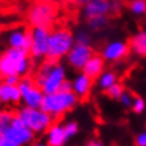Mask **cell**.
<instances>
[{
	"label": "cell",
	"mask_w": 146,
	"mask_h": 146,
	"mask_svg": "<svg viewBox=\"0 0 146 146\" xmlns=\"http://www.w3.org/2000/svg\"><path fill=\"white\" fill-rule=\"evenodd\" d=\"M32 78L43 94L48 95L60 91L62 84L67 80V72L63 64L47 59L38 67Z\"/></svg>",
	"instance_id": "cell-1"
},
{
	"label": "cell",
	"mask_w": 146,
	"mask_h": 146,
	"mask_svg": "<svg viewBox=\"0 0 146 146\" xmlns=\"http://www.w3.org/2000/svg\"><path fill=\"white\" fill-rule=\"evenodd\" d=\"M34 67L28 52L24 50L7 48L0 54V75L1 78L9 75H18L20 78L30 76V72Z\"/></svg>",
	"instance_id": "cell-2"
},
{
	"label": "cell",
	"mask_w": 146,
	"mask_h": 146,
	"mask_svg": "<svg viewBox=\"0 0 146 146\" xmlns=\"http://www.w3.org/2000/svg\"><path fill=\"white\" fill-rule=\"evenodd\" d=\"M79 98L72 91H58L54 94L44 95L42 110L50 114L54 119H59L63 115L71 111L78 105Z\"/></svg>",
	"instance_id": "cell-3"
},
{
	"label": "cell",
	"mask_w": 146,
	"mask_h": 146,
	"mask_svg": "<svg viewBox=\"0 0 146 146\" xmlns=\"http://www.w3.org/2000/svg\"><path fill=\"white\" fill-rule=\"evenodd\" d=\"M58 16V7L51 0H42L35 1L27 9V22L34 27H43L51 28Z\"/></svg>",
	"instance_id": "cell-4"
},
{
	"label": "cell",
	"mask_w": 146,
	"mask_h": 146,
	"mask_svg": "<svg viewBox=\"0 0 146 146\" xmlns=\"http://www.w3.org/2000/svg\"><path fill=\"white\" fill-rule=\"evenodd\" d=\"M75 44L74 35L67 28H56L51 30L48 39V52L47 59L59 62V59L67 56Z\"/></svg>",
	"instance_id": "cell-5"
},
{
	"label": "cell",
	"mask_w": 146,
	"mask_h": 146,
	"mask_svg": "<svg viewBox=\"0 0 146 146\" xmlns=\"http://www.w3.org/2000/svg\"><path fill=\"white\" fill-rule=\"evenodd\" d=\"M15 114L20 118L23 125L27 129H30L34 134H46V131L55 123V119L52 117L42 109L22 106Z\"/></svg>",
	"instance_id": "cell-6"
},
{
	"label": "cell",
	"mask_w": 146,
	"mask_h": 146,
	"mask_svg": "<svg viewBox=\"0 0 146 146\" xmlns=\"http://www.w3.org/2000/svg\"><path fill=\"white\" fill-rule=\"evenodd\" d=\"M1 143L4 146H27L34 141L35 134L27 129L16 114H13L8 127L1 131Z\"/></svg>",
	"instance_id": "cell-7"
},
{
	"label": "cell",
	"mask_w": 146,
	"mask_h": 146,
	"mask_svg": "<svg viewBox=\"0 0 146 146\" xmlns=\"http://www.w3.org/2000/svg\"><path fill=\"white\" fill-rule=\"evenodd\" d=\"M18 87L20 91L23 106L31 107V109H42V105L44 101V94L38 87L32 76L20 78Z\"/></svg>",
	"instance_id": "cell-8"
},
{
	"label": "cell",
	"mask_w": 146,
	"mask_h": 146,
	"mask_svg": "<svg viewBox=\"0 0 146 146\" xmlns=\"http://www.w3.org/2000/svg\"><path fill=\"white\" fill-rule=\"evenodd\" d=\"M122 8L121 0H89L83 4V16L87 20L94 18L107 16L119 12Z\"/></svg>",
	"instance_id": "cell-9"
},
{
	"label": "cell",
	"mask_w": 146,
	"mask_h": 146,
	"mask_svg": "<svg viewBox=\"0 0 146 146\" xmlns=\"http://www.w3.org/2000/svg\"><path fill=\"white\" fill-rule=\"evenodd\" d=\"M50 32L51 30L43 28V27L31 28V47L28 50V55L32 60L39 62L43 59H47Z\"/></svg>",
	"instance_id": "cell-10"
},
{
	"label": "cell",
	"mask_w": 146,
	"mask_h": 146,
	"mask_svg": "<svg viewBox=\"0 0 146 146\" xmlns=\"http://www.w3.org/2000/svg\"><path fill=\"white\" fill-rule=\"evenodd\" d=\"M5 40L8 48L24 50L28 52L31 47V28H27L26 26L15 27L11 31H8Z\"/></svg>",
	"instance_id": "cell-11"
},
{
	"label": "cell",
	"mask_w": 146,
	"mask_h": 146,
	"mask_svg": "<svg viewBox=\"0 0 146 146\" xmlns=\"http://www.w3.org/2000/svg\"><path fill=\"white\" fill-rule=\"evenodd\" d=\"M129 52H130V47H129L126 42H123V40H111L107 44L103 46L101 56L103 58L105 62L114 63L125 59Z\"/></svg>",
	"instance_id": "cell-12"
},
{
	"label": "cell",
	"mask_w": 146,
	"mask_h": 146,
	"mask_svg": "<svg viewBox=\"0 0 146 146\" xmlns=\"http://www.w3.org/2000/svg\"><path fill=\"white\" fill-rule=\"evenodd\" d=\"M94 55L93 47L91 46H84V44H74L68 55H67V63L68 66L72 67L74 70H83L86 63L90 60V58Z\"/></svg>",
	"instance_id": "cell-13"
},
{
	"label": "cell",
	"mask_w": 146,
	"mask_h": 146,
	"mask_svg": "<svg viewBox=\"0 0 146 146\" xmlns=\"http://www.w3.org/2000/svg\"><path fill=\"white\" fill-rule=\"evenodd\" d=\"M46 142L48 146H64L68 142L64 133L63 123L55 122L51 127L46 131Z\"/></svg>",
	"instance_id": "cell-14"
},
{
	"label": "cell",
	"mask_w": 146,
	"mask_h": 146,
	"mask_svg": "<svg viewBox=\"0 0 146 146\" xmlns=\"http://www.w3.org/2000/svg\"><path fill=\"white\" fill-rule=\"evenodd\" d=\"M71 82H72V93L79 99H84L90 94L93 87V79L83 72L78 74Z\"/></svg>",
	"instance_id": "cell-15"
},
{
	"label": "cell",
	"mask_w": 146,
	"mask_h": 146,
	"mask_svg": "<svg viewBox=\"0 0 146 146\" xmlns=\"http://www.w3.org/2000/svg\"><path fill=\"white\" fill-rule=\"evenodd\" d=\"M22 102L18 86H9L1 82L0 84V103L1 105H18Z\"/></svg>",
	"instance_id": "cell-16"
},
{
	"label": "cell",
	"mask_w": 146,
	"mask_h": 146,
	"mask_svg": "<svg viewBox=\"0 0 146 146\" xmlns=\"http://www.w3.org/2000/svg\"><path fill=\"white\" fill-rule=\"evenodd\" d=\"M103 71H105V60H103V58L101 55L94 54L93 56L90 58L89 62L86 63V66L83 67L82 72L86 74L87 76H90L91 79H97Z\"/></svg>",
	"instance_id": "cell-17"
},
{
	"label": "cell",
	"mask_w": 146,
	"mask_h": 146,
	"mask_svg": "<svg viewBox=\"0 0 146 146\" xmlns=\"http://www.w3.org/2000/svg\"><path fill=\"white\" fill-rule=\"evenodd\" d=\"M130 51L138 56H146V30L138 31L129 42Z\"/></svg>",
	"instance_id": "cell-18"
},
{
	"label": "cell",
	"mask_w": 146,
	"mask_h": 146,
	"mask_svg": "<svg viewBox=\"0 0 146 146\" xmlns=\"http://www.w3.org/2000/svg\"><path fill=\"white\" fill-rule=\"evenodd\" d=\"M118 82V75H117V72L111 70H106L103 71L101 75L97 78V84L98 87L103 91H106L107 89H110L113 84H115Z\"/></svg>",
	"instance_id": "cell-19"
},
{
	"label": "cell",
	"mask_w": 146,
	"mask_h": 146,
	"mask_svg": "<svg viewBox=\"0 0 146 146\" xmlns=\"http://www.w3.org/2000/svg\"><path fill=\"white\" fill-rule=\"evenodd\" d=\"M127 7L130 12L135 16L146 15V0H130Z\"/></svg>",
	"instance_id": "cell-20"
},
{
	"label": "cell",
	"mask_w": 146,
	"mask_h": 146,
	"mask_svg": "<svg viewBox=\"0 0 146 146\" xmlns=\"http://www.w3.org/2000/svg\"><path fill=\"white\" fill-rule=\"evenodd\" d=\"M109 24V18L107 16H101V18H94L87 20V26L91 31H101Z\"/></svg>",
	"instance_id": "cell-21"
},
{
	"label": "cell",
	"mask_w": 146,
	"mask_h": 146,
	"mask_svg": "<svg viewBox=\"0 0 146 146\" xmlns=\"http://www.w3.org/2000/svg\"><path fill=\"white\" fill-rule=\"evenodd\" d=\"M63 127H64V133H66V137L68 141L72 139L79 133V125L76 123L75 121H67V122H64Z\"/></svg>",
	"instance_id": "cell-22"
},
{
	"label": "cell",
	"mask_w": 146,
	"mask_h": 146,
	"mask_svg": "<svg viewBox=\"0 0 146 146\" xmlns=\"http://www.w3.org/2000/svg\"><path fill=\"white\" fill-rule=\"evenodd\" d=\"M74 39H75V44L91 46V36L84 30H78L75 32V35H74Z\"/></svg>",
	"instance_id": "cell-23"
},
{
	"label": "cell",
	"mask_w": 146,
	"mask_h": 146,
	"mask_svg": "<svg viewBox=\"0 0 146 146\" xmlns=\"http://www.w3.org/2000/svg\"><path fill=\"white\" fill-rule=\"evenodd\" d=\"M125 91V89H123V86L121 83H117L115 84H113L110 89H107L106 90V94H107V97H110L111 99H115V101H118L119 99V97L122 95V93Z\"/></svg>",
	"instance_id": "cell-24"
},
{
	"label": "cell",
	"mask_w": 146,
	"mask_h": 146,
	"mask_svg": "<svg viewBox=\"0 0 146 146\" xmlns=\"http://www.w3.org/2000/svg\"><path fill=\"white\" fill-rule=\"evenodd\" d=\"M12 117H13V113H11V111L0 110V133L8 127V125L11 123Z\"/></svg>",
	"instance_id": "cell-25"
},
{
	"label": "cell",
	"mask_w": 146,
	"mask_h": 146,
	"mask_svg": "<svg viewBox=\"0 0 146 146\" xmlns=\"http://www.w3.org/2000/svg\"><path fill=\"white\" fill-rule=\"evenodd\" d=\"M131 110L135 113V114H142L143 111L146 110V102L143 98L141 97H134L133 105H131Z\"/></svg>",
	"instance_id": "cell-26"
},
{
	"label": "cell",
	"mask_w": 146,
	"mask_h": 146,
	"mask_svg": "<svg viewBox=\"0 0 146 146\" xmlns=\"http://www.w3.org/2000/svg\"><path fill=\"white\" fill-rule=\"evenodd\" d=\"M118 101H119V103L122 105V107H125V109H131V105H133L134 97L130 93H129V91H123Z\"/></svg>",
	"instance_id": "cell-27"
},
{
	"label": "cell",
	"mask_w": 146,
	"mask_h": 146,
	"mask_svg": "<svg viewBox=\"0 0 146 146\" xmlns=\"http://www.w3.org/2000/svg\"><path fill=\"white\" fill-rule=\"evenodd\" d=\"M19 82H20V76L18 75H9L3 78V83L9 84V86H18Z\"/></svg>",
	"instance_id": "cell-28"
},
{
	"label": "cell",
	"mask_w": 146,
	"mask_h": 146,
	"mask_svg": "<svg viewBox=\"0 0 146 146\" xmlns=\"http://www.w3.org/2000/svg\"><path fill=\"white\" fill-rule=\"evenodd\" d=\"M134 145L135 146H146V131H141L137 134V137L134 139Z\"/></svg>",
	"instance_id": "cell-29"
},
{
	"label": "cell",
	"mask_w": 146,
	"mask_h": 146,
	"mask_svg": "<svg viewBox=\"0 0 146 146\" xmlns=\"http://www.w3.org/2000/svg\"><path fill=\"white\" fill-rule=\"evenodd\" d=\"M60 91H72V82L67 79L60 87Z\"/></svg>",
	"instance_id": "cell-30"
},
{
	"label": "cell",
	"mask_w": 146,
	"mask_h": 146,
	"mask_svg": "<svg viewBox=\"0 0 146 146\" xmlns=\"http://www.w3.org/2000/svg\"><path fill=\"white\" fill-rule=\"evenodd\" d=\"M84 146H105V145H103L99 139H95V138H94V139H90Z\"/></svg>",
	"instance_id": "cell-31"
},
{
	"label": "cell",
	"mask_w": 146,
	"mask_h": 146,
	"mask_svg": "<svg viewBox=\"0 0 146 146\" xmlns=\"http://www.w3.org/2000/svg\"><path fill=\"white\" fill-rule=\"evenodd\" d=\"M31 146H48L47 142H43V141H38V142H34Z\"/></svg>",
	"instance_id": "cell-32"
},
{
	"label": "cell",
	"mask_w": 146,
	"mask_h": 146,
	"mask_svg": "<svg viewBox=\"0 0 146 146\" xmlns=\"http://www.w3.org/2000/svg\"><path fill=\"white\" fill-rule=\"evenodd\" d=\"M71 1H74V3H76V4H86L89 0H71Z\"/></svg>",
	"instance_id": "cell-33"
},
{
	"label": "cell",
	"mask_w": 146,
	"mask_h": 146,
	"mask_svg": "<svg viewBox=\"0 0 146 146\" xmlns=\"http://www.w3.org/2000/svg\"><path fill=\"white\" fill-rule=\"evenodd\" d=\"M1 24H3V18L0 16V27H1Z\"/></svg>",
	"instance_id": "cell-34"
},
{
	"label": "cell",
	"mask_w": 146,
	"mask_h": 146,
	"mask_svg": "<svg viewBox=\"0 0 146 146\" xmlns=\"http://www.w3.org/2000/svg\"><path fill=\"white\" fill-rule=\"evenodd\" d=\"M1 82H3V78H1V75H0V84H1Z\"/></svg>",
	"instance_id": "cell-35"
},
{
	"label": "cell",
	"mask_w": 146,
	"mask_h": 146,
	"mask_svg": "<svg viewBox=\"0 0 146 146\" xmlns=\"http://www.w3.org/2000/svg\"><path fill=\"white\" fill-rule=\"evenodd\" d=\"M1 141H3V138H1V134H0V143H1Z\"/></svg>",
	"instance_id": "cell-36"
},
{
	"label": "cell",
	"mask_w": 146,
	"mask_h": 146,
	"mask_svg": "<svg viewBox=\"0 0 146 146\" xmlns=\"http://www.w3.org/2000/svg\"><path fill=\"white\" fill-rule=\"evenodd\" d=\"M32 1H34V3H35V1H42V0H32Z\"/></svg>",
	"instance_id": "cell-37"
},
{
	"label": "cell",
	"mask_w": 146,
	"mask_h": 146,
	"mask_svg": "<svg viewBox=\"0 0 146 146\" xmlns=\"http://www.w3.org/2000/svg\"><path fill=\"white\" fill-rule=\"evenodd\" d=\"M0 146H4V145H3V143H0Z\"/></svg>",
	"instance_id": "cell-38"
},
{
	"label": "cell",
	"mask_w": 146,
	"mask_h": 146,
	"mask_svg": "<svg viewBox=\"0 0 146 146\" xmlns=\"http://www.w3.org/2000/svg\"><path fill=\"white\" fill-rule=\"evenodd\" d=\"M145 26H146V22H145Z\"/></svg>",
	"instance_id": "cell-39"
}]
</instances>
